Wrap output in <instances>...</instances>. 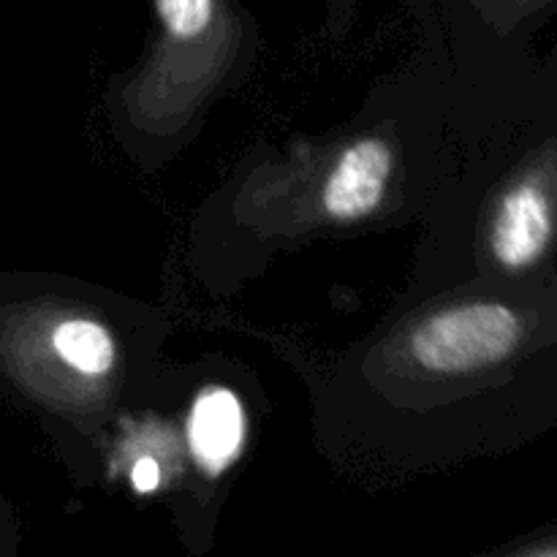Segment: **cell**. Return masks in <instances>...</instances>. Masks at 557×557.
<instances>
[{
	"label": "cell",
	"instance_id": "1",
	"mask_svg": "<svg viewBox=\"0 0 557 557\" xmlns=\"http://www.w3.org/2000/svg\"><path fill=\"white\" fill-rule=\"evenodd\" d=\"M446 158L438 71L389 79L348 123L250 150L190 223V275L223 297L315 239L406 226L428 210Z\"/></svg>",
	"mask_w": 557,
	"mask_h": 557
},
{
	"label": "cell",
	"instance_id": "2",
	"mask_svg": "<svg viewBox=\"0 0 557 557\" xmlns=\"http://www.w3.org/2000/svg\"><path fill=\"white\" fill-rule=\"evenodd\" d=\"M166 335L139 299L74 277L0 275V392L87 473H101L109 428L163 368Z\"/></svg>",
	"mask_w": 557,
	"mask_h": 557
},
{
	"label": "cell",
	"instance_id": "3",
	"mask_svg": "<svg viewBox=\"0 0 557 557\" xmlns=\"http://www.w3.org/2000/svg\"><path fill=\"white\" fill-rule=\"evenodd\" d=\"M152 36L109 79L103 109L114 139L147 172L194 141L212 103L253 69L259 33L239 0H152Z\"/></svg>",
	"mask_w": 557,
	"mask_h": 557
},
{
	"label": "cell",
	"instance_id": "4",
	"mask_svg": "<svg viewBox=\"0 0 557 557\" xmlns=\"http://www.w3.org/2000/svg\"><path fill=\"white\" fill-rule=\"evenodd\" d=\"M259 381L239 362L205 359L174 368L185 490L215 493L248 455L256 435Z\"/></svg>",
	"mask_w": 557,
	"mask_h": 557
},
{
	"label": "cell",
	"instance_id": "5",
	"mask_svg": "<svg viewBox=\"0 0 557 557\" xmlns=\"http://www.w3.org/2000/svg\"><path fill=\"white\" fill-rule=\"evenodd\" d=\"M479 22L495 36H509L522 22L553 9L557 0H466Z\"/></svg>",
	"mask_w": 557,
	"mask_h": 557
},
{
	"label": "cell",
	"instance_id": "6",
	"mask_svg": "<svg viewBox=\"0 0 557 557\" xmlns=\"http://www.w3.org/2000/svg\"><path fill=\"white\" fill-rule=\"evenodd\" d=\"M324 11L330 38H335V41L346 38L354 20H357V0H324Z\"/></svg>",
	"mask_w": 557,
	"mask_h": 557
},
{
	"label": "cell",
	"instance_id": "7",
	"mask_svg": "<svg viewBox=\"0 0 557 557\" xmlns=\"http://www.w3.org/2000/svg\"><path fill=\"white\" fill-rule=\"evenodd\" d=\"M509 557H557V536L547 539L542 544H533V547L520 549V553L509 555Z\"/></svg>",
	"mask_w": 557,
	"mask_h": 557
}]
</instances>
